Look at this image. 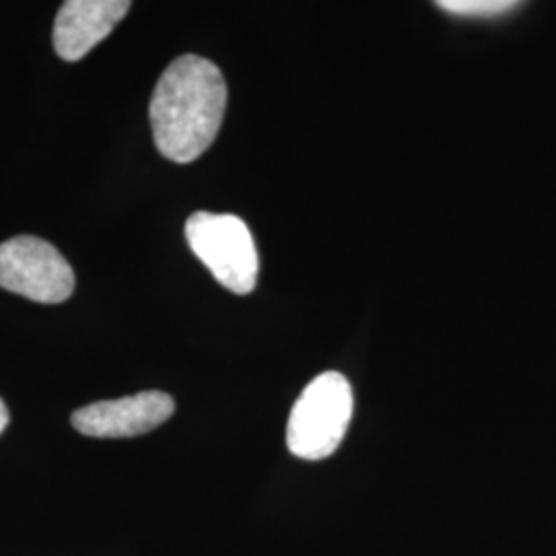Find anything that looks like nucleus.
<instances>
[{"label": "nucleus", "instance_id": "obj_2", "mask_svg": "<svg viewBox=\"0 0 556 556\" xmlns=\"http://www.w3.org/2000/svg\"><path fill=\"white\" fill-rule=\"evenodd\" d=\"M353 406V390L342 374L326 371L309 381L287 425L291 454L309 462L332 456L349 431Z\"/></svg>", "mask_w": 556, "mask_h": 556}, {"label": "nucleus", "instance_id": "obj_8", "mask_svg": "<svg viewBox=\"0 0 556 556\" xmlns=\"http://www.w3.org/2000/svg\"><path fill=\"white\" fill-rule=\"evenodd\" d=\"M7 425H9V410H7L4 402L0 400V435H2V431L7 429Z\"/></svg>", "mask_w": 556, "mask_h": 556}, {"label": "nucleus", "instance_id": "obj_7", "mask_svg": "<svg viewBox=\"0 0 556 556\" xmlns=\"http://www.w3.org/2000/svg\"><path fill=\"white\" fill-rule=\"evenodd\" d=\"M445 13L457 17H475V20H489L505 13H511L519 7V2L511 0H439L435 2Z\"/></svg>", "mask_w": 556, "mask_h": 556}, {"label": "nucleus", "instance_id": "obj_4", "mask_svg": "<svg viewBox=\"0 0 556 556\" xmlns=\"http://www.w3.org/2000/svg\"><path fill=\"white\" fill-rule=\"evenodd\" d=\"M0 287L38 303H62L75 291V273L52 243L20 236L0 243Z\"/></svg>", "mask_w": 556, "mask_h": 556}, {"label": "nucleus", "instance_id": "obj_3", "mask_svg": "<svg viewBox=\"0 0 556 556\" xmlns=\"http://www.w3.org/2000/svg\"><path fill=\"white\" fill-rule=\"evenodd\" d=\"M186 239L197 258L220 285L238 295L254 291L258 250L248 225L236 215L194 213L186 220Z\"/></svg>", "mask_w": 556, "mask_h": 556}, {"label": "nucleus", "instance_id": "obj_1", "mask_svg": "<svg viewBox=\"0 0 556 556\" xmlns=\"http://www.w3.org/2000/svg\"><path fill=\"white\" fill-rule=\"evenodd\" d=\"M227 108V83L219 66L197 54L174 60L153 91L149 118L161 155L190 163L219 135Z\"/></svg>", "mask_w": 556, "mask_h": 556}, {"label": "nucleus", "instance_id": "obj_6", "mask_svg": "<svg viewBox=\"0 0 556 556\" xmlns=\"http://www.w3.org/2000/svg\"><path fill=\"white\" fill-rule=\"evenodd\" d=\"M128 0H66L54 21V50L60 59L77 62L105 40L130 11Z\"/></svg>", "mask_w": 556, "mask_h": 556}, {"label": "nucleus", "instance_id": "obj_5", "mask_svg": "<svg viewBox=\"0 0 556 556\" xmlns=\"http://www.w3.org/2000/svg\"><path fill=\"white\" fill-rule=\"evenodd\" d=\"M174 410V397L153 390L83 406L73 413L71 420L87 438H137L161 427Z\"/></svg>", "mask_w": 556, "mask_h": 556}]
</instances>
